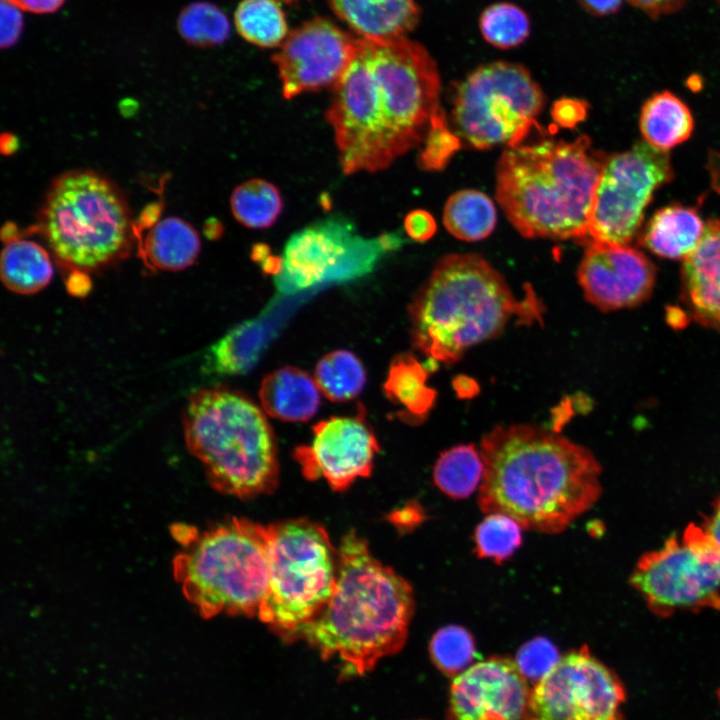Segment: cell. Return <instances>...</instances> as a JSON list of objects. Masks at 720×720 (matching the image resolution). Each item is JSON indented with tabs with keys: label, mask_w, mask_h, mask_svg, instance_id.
Returning a JSON list of instances; mask_svg holds the SVG:
<instances>
[{
	"label": "cell",
	"mask_w": 720,
	"mask_h": 720,
	"mask_svg": "<svg viewBox=\"0 0 720 720\" xmlns=\"http://www.w3.org/2000/svg\"><path fill=\"white\" fill-rule=\"evenodd\" d=\"M704 230L696 209L672 205L654 214L642 241L661 257L687 258L699 245Z\"/></svg>",
	"instance_id": "cell-22"
},
{
	"label": "cell",
	"mask_w": 720,
	"mask_h": 720,
	"mask_svg": "<svg viewBox=\"0 0 720 720\" xmlns=\"http://www.w3.org/2000/svg\"><path fill=\"white\" fill-rule=\"evenodd\" d=\"M683 274L694 311L720 322V219L707 222L699 245L685 258Z\"/></svg>",
	"instance_id": "cell-20"
},
{
	"label": "cell",
	"mask_w": 720,
	"mask_h": 720,
	"mask_svg": "<svg viewBox=\"0 0 720 720\" xmlns=\"http://www.w3.org/2000/svg\"><path fill=\"white\" fill-rule=\"evenodd\" d=\"M404 228L411 239L424 242L434 236L437 226L434 217L429 212L416 209L405 217Z\"/></svg>",
	"instance_id": "cell-39"
},
{
	"label": "cell",
	"mask_w": 720,
	"mask_h": 720,
	"mask_svg": "<svg viewBox=\"0 0 720 720\" xmlns=\"http://www.w3.org/2000/svg\"><path fill=\"white\" fill-rule=\"evenodd\" d=\"M278 1L291 2V1H294V0H278Z\"/></svg>",
	"instance_id": "cell-49"
},
{
	"label": "cell",
	"mask_w": 720,
	"mask_h": 720,
	"mask_svg": "<svg viewBox=\"0 0 720 720\" xmlns=\"http://www.w3.org/2000/svg\"><path fill=\"white\" fill-rule=\"evenodd\" d=\"M630 584L656 616L710 608L720 612V553L702 526L689 524L681 538L643 554Z\"/></svg>",
	"instance_id": "cell-11"
},
{
	"label": "cell",
	"mask_w": 720,
	"mask_h": 720,
	"mask_svg": "<svg viewBox=\"0 0 720 720\" xmlns=\"http://www.w3.org/2000/svg\"><path fill=\"white\" fill-rule=\"evenodd\" d=\"M183 425L187 447L215 489L248 498L277 486L273 429L263 410L243 393L226 387L195 391Z\"/></svg>",
	"instance_id": "cell-6"
},
{
	"label": "cell",
	"mask_w": 720,
	"mask_h": 720,
	"mask_svg": "<svg viewBox=\"0 0 720 720\" xmlns=\"http://www.w3.org/2000/svg\"><path fill=\"white\" fill-rule=\"evenodd\" d=\"M19 9L34 13H50L56 11L64 0H7Z\"/></svg>",
	"instance_id": "cell-44"
},
{
	"label": "cell",
	"mask_w": 720,
	"mask_h": 720,
	"mask_svg": "<svg viewBox=\"0 0 720 720\" xmlns=\"http://www.w3.org/2000/svg\"><path fill=\"white\" fill-rule=\"evenodd\" d=\"M357 39L328 19L314 18L291 31L272 61L285 99L332 87L356 50Z\"/></svg>",
	"instance_id": "cell-14"
},
{
	"label": "cell",
	"mask_w": 720,
	"mask_h": 720,
	"mask_svg": "<svg viewBox=\"0 0 720 720\" xmlns=\"http://www.w3.org/2000/svg\"><path fill=\"white\" fill-rule=\"evenodd\" d=\"M586 111L587 105L585 102L577 99L562 98L555 102L552 116L559 125L572 128L585 118Z\"/></svg>",
	"instance_id": "cell-41"
},
{
	"label": "cell",
	"mask_w": 720,
	"mask_h": 720,
	"mask_svg": "<svg viewBox=\"0 0 720 720\" xmlns=\"http://www.w3.org/2000/svg\"><path fill=\"white\" fill-rule=\"evenodd\" d=\"M440 94V74L424 46L407 37L358 38L326 111L343 172L384 170L423 144L445 117Z\"/></svg>",
	"instance_id": "cell-1"
},
{
	"label": "cell",
	"mask_w": 720,
	"mask_h": 720,
	"mask_svg": "<svg viewBox=\"0 0 720 720\" xmlns=\"http://www.w3.org/2000/svg\"><path fill=\"white\" fill-rule=\"evenodd\" d=\"M429 650L433 663L445 674L455 676L470 667L475 643L465 628L448 625L433 635Z\"/></svg>",
	"instance_id": "cell-36"
},
{
	"label": "cell",
	"mask_w": 720,
	"mask_h": 720,
	"mask_svg": "<svg viewBox=\"0 0 720 720\" xmlns=\"http://www.w3.org/2000/svg\"><path fill=\"white\" fill-rule=\"evenodd\" d=\"M269 526V583L257 617L292 641L332 597L338 553L316 522L293 519Z\"/></svg>",
	"instance_id": "cell-9"
},
{
	"label": "cell",
	"mask_w": 720,
	"mask_h": 720,
	"mask_svg": "<svg viewBox=\"0 0 720 720\" xmlns=\"http://www.w3.org/2000/svg\"><path fill=\"white\" fill-rule=\"evenodd\" d=\"M651 17L671 14L681 9L687 0H628Z\"/></svg>",
	"instance_id": "cell-42"
},
{
	"label": "cell",
	"mask_w": 720,
	"mask_h": 720,
	"mask_svg": "<svg viewBox=\"0 0 720 720\" xmlns=\"http://www.w3.org/2000/svg\"><path fill=\"white\" fill-rule=\"evenodd\" d=\"M607 157L589 137L507 147L496 167V199L526 238L584 240Z\"/></svg>",
	"instance_id": "cell-5"
},
{
	"label": "cell",
	"mask_w": 720,
	"mask_h": 720,
	"mask_svg": "<svg viewBox=\"0 0 720 720\" xmlns=\"http://www.w3.org/2000/svg\"><path fill=\"white\" fill-rule=\"evenodd\" d=\"M230 208L234 218L243 226L264 229L272 226L280 216L283 200L274 184L254 178L234 188Z\"/></svg>",
	"instance_id": "cell-30"
},
{
	"label": "cell",
	"mask_w": 720,
	"mask_h": 720,
	"mask_svg": "<svg viewBox=\"0 0 720 720\" xmlns=\"http://www.w3.org/2000/svg\"><path fill=\"white\" fill-rule=\"evenodd\" d=\"M479 28L490 45L510 49L528 38L531 23L523 9L512 3L500 2L490 5L481 13Z\"/></svg>",
	"instance_id": "cell-33"
},
{
	"label": "cell",
	"mask_w": 720,
	"mask_h": 720,
	"mask_svg": "<svg viewBox=\"0 0 720 720\" xmlns=\"http://www.w3.org/2000/svg\"><path fill=\"white\" fill-rule=\"evenodd\" d=\"M363 240L354 235L350 224L338 219H328L308 226L295 233L287 242L280 259L281 285L300 290L312 287L337 272L358 271L353 259L372 263L376 256L360 254L377 253L386 248L387 241ZM287 288V289H288Z\"/></svg>",
	"instance_id": "cell-16"
},
{
	"label": "cell",
	"mask_w": 720,
	"mask_h": 720,
	"mask_svg": "<svg viewBox=\"0 0 720 720\" xmlns=\"http://www.w3.org/2000/svg\"><path fill=\"white\" fill-rule=\"evenodd\" d=\"M717 697H718L719 703H720V689L717 691Z\"/></svg>",
	"instance_id": "cell-48"
},
{
	"label": "cell",
	"mask_w": 720,
	"mask_h": 720,
	"mask_svg": "<svg viewBox=\"0 0 720 720\" xmlns=\"http://www.w3.org/2000/svg\"><path fill=\"white\" fill-rule=\"evenodd\" d=\"M640 130L648 144L667 150L687 140L693 117L685 103L668 91L650 97L642 107Z\"/></svg>",
	"instance_id": "cell-26"
},
{
	"label": "cell",
	"mask_w": 720,
	"mask_h": 720,
	"mask_svg": "<svg viewBox=\"0 0 720 720\" xmlns=\"http://www.w3.org/2000/svg\"><path fill=\"white\" fill-rule=\"evenodd\" d=\"M625 696L616 674L583 646L535 683L524 720H624Z\"/></svg>",
	"instance_id": "cell-13"
},
{
	"label": "cell",
	"mask_w": 720,
	"mask_h": 720,
	"mask_svg": "<svg viewBox=\"0 0 720 720\" xmlns=\"http://www.w3.org/2000/svg\"><path fill=\"white\" fill-rule=\"evenodd\" d=\"M552 642L538 637L526 642L517 652L515 663L527 680L538 682L560 660Z\"/></svg>",
	"instance_id": "cell-37"
},
{
	"label": "cell",
	"mask_w": 720,
	"mask_h": 720,
	"mask_svg": "<svg viewBox=\"0 0 720 720\" xmlns=\"http://www.w3.org/2000/svg\"><path fill=\"white\" fill-rule=\"evenodd\" d=\"M484 462L473 444H461L442 452L433 468V480L446 495L463 499L481 484Z\"/></svg>",
	"instance_id": "cell-29"
},
{
	"label": "cell",
	"mask_w": 720,
	"mask_h": 720,
	"mask_svg": "<svg viewBox=\"0 0 720 720\" xmlns=\"http://www.w3.org/2000/svg\"><path fill=\"white\" fill-rule=\"evenodd\" d=\"M53 273L49 253L40 244L20 238L6 242L0 275L8 290L21 295L37 293L50 283Z\"/></svg>",
	"instance_id": "cell-24"
},
{
	"label": "cell",
	"mask_w": 720,
	"mask_h": 720,
	"mask_svg": "<svg viewBox=\"0 0 720 720\" xmlns=\"http://www.w3.org/2000/svg\"><path fill=\"white\" fill-rule=\"evenodd\" d=\"M521 529L520 524L508 515L489 513L475 529V553L495 562L508 559L521 545Z\"/></svg>",
	"instance_id": "cell-34"
},
{
	"label": "cell",
	"mask_w": 720,
	"mask_h": 720,
	"mask_svg": "<svg viewBox=\"0 0 720 720\" xmlns=\"http://www.w3.org/2000/svg\"><path fill=\"white\" fill-rule=\"evenodd\" d=\"M335 590L321 612L296 633L344 673L362 676L399 652L414 613L410 584L371 554L355 531L341 541Z\"/></svg>",
	"instance_id": "cell-3"
},
{
	"label": "cell",
	"mask_w": 720,
	"mask_h": 720,
	"mask_svg": "<svg viewBox=\"0 0 720 720\" xmlns=\"http://www.w3.org/2000/svg\"><path fill=\"white\" fill-rule=\"evenodd\" d=\"M40 230L55 259L88 274L125 257L132 246L131 211L120 189L88 169L64 172L47 191Z\"/></svg>",
	"instance_id": "cell-8"
},
{
	"label": "cell",
	"mask_w": 720,
	"mask_h": 720,
	"mask_svg": "<svg viewBox=\"0 0 720 720\" xmlns=\"http://www.w3.org/2000/svg\"><path fill=\"white\" fill-rule=\"evenodd\" d=\"M455 389L461 397H471L477 391L478 387L472 379L467 377H459L454 382Z\"/></svg>",
	"instance_id": "cell-46"
},
{
	"label": "cell",
	"mask_w": 720,
	"mask_h": 720,
	"mask_svg": "<svg viewBox=\"0 0 720 720\" xmlns=\"http://www.w3.org/2000/svg\"><path fill=\"white\" fill-rule=\"evenodd\" d=\"M530 692L515 661L492 657L455 677L450 689V718L524 720Z\"/></svg>",
	"instance_id": "cell-17"
},
{
	"label": "cell",
	"mask_w": 720,
	"mask_h": 720,
	"mask_svg": "<svg viewBox=\"0 0 720 720\" xmlns=\"http://www.w3.org/2000/svg\"><path fill=\"white\" fill-rule=\"evenodd\" d=\"M460 144L459 137L450 130L446 118L443 117L429 130L423 142L419 163L426 170L441 169Z\"/></svg>",
	"instance_id": "cell-38"
},
{
	"label": "cell",
	"mask_w": 720,
	"mask_h": 720,
	"mask_svg": "<svg viewBox=\"0 0 720 720\" xmlns=\"http://www.w3.org/2000/svg\"><path fill=\"white\" fill-rule=\"evenodd\" d=\"M314 378L297 368L286 366L266 375L259 398L263 411L271 417L303 422L317 412L321 398Z\"/></svg>",
	"instance_id": "cell-21"
},
{
	"label": "cell",
	"mask_w": 720,
	"mask_h": 720,
	"mask_svg": "<svg viewBox=\"0 0 720 720\" xmlns=\"http://www.w3.org/2000/svg\"><path fill=\"white\" fill-rule=\"evenodd\" d=\"M671 177L667 151L647 142L607 157L594 192L585 243L627 245L653 192Z\"/></svg>",
	"instance_id": "cell-12"
},
{
	"label": "cell",
	"mask_w": 720,
	"mask_h": 720,
	"mask_svg": "<svg viewBox=\"0 0 720 720\" xmlns=\"http://www.w3.org/2000/svg\"><path fill=\"white\" fill-rule=\"evenodd\" d=\"M717 1H719V2H720V0H717Z\"/></svg>",
	"instance_id": "cell-50"
},
{
	"label": "cell",
	"mask_w": 720,
	"mask_h": 720,
	"mask_svg": "<svg viewBox=\"0 0 720 720\" xmlns=\"http://www.w3.org/2000/svg\"><path fill=\"white\" fill-rule=\"evenodd\" d=\"M337 16L370 40L406 37L419 22L415 0H329Z\"/></svg>",
	"instance_id": "cell-19"
},
{
	"label": "cell",
	"mask_w": 720,
	"mask_h": 720,
	"mask_svg": "<svg viewBox=\"0 0 720 720\" xmlns=\"http://www.w3.org/2000/svg\"><path fill=\"white\" fill-rule=\"evenodd\" d=\"M578 3L594 16H606L616 13L623 0H577Z\"/></svg>",
	"instance_id": "cell-43"
},
{
	"label": "cell",
	"mask_w": 720,
	"mask_h": 720,
	"mask_svg": "<svg viewBox=\"0 0 720 720\" xmlns=\"http://www.w3.org/2000/svg\"><path fill=\"white\" fill-rule=\"evenodd\" d=\"M577 277L586 299L610 311L645 300L654 285L655 269L643 253L627 245L590 244Z\"/></svg>",
	"instance_id": "cell-18"
},
{
	"label": "cell",
	"mask_w": 720,
	"mask_h": 720,
	"mask_svg": "<svg viewBox=\"0 0 720 720\" xmlns=\"http://www.w3.org/2000/svg\"><path fill=\"white\" fill-rule=\"evenodd\" d=\"M266 333L256 321L242 323L214 344L206 356V369L218 375L243 374L257 362Z\"/></svg>",
	"instance_id": "cell-27"
},
{
	"label": "cell",
	"mask_w": 720,
	"mask_h": 720,
	"mask_svg": "<svg viewBox=\"0 0 720 720\" xmlns=\"http://www.w3.org/2000/svg\"><path fill=\"white\" fill-rule=\"evenodd\" d=\"M720 553V496L712 505V511L701 525Z\"/></svg>",
	"instance_id": "cell-45"
},
{
	"label": "cell",
	"mask_w": 720,
	"mask_h": 720,
	"mask_svg": "<svg viewBox=\"0 0 720 720\" xmlns=\"http://www.w3.org/2000/svg\"><path fill=\"white\" fill-rule=\"evenodd\" d=\"M201 250L198 231L186 220L169 216L156 222L144 242L145 256L160 270L176 272L191 266Z\"/></svg>",
	"instance_id": "cell-23"
},
{
	"label": "cell",
	"mask_w": 720,
	"mask_h": 720,
	"mask_svg": "<svg viewBox=\"0 0 720 720\" xmlns=\"http://www.w3.org/2000/svg\"><path fill=\"white\" fill-rule=\"evenodd\" d=\"M532 290L517 298L504 277L482 256H443L408 307L413 346L431 358L454 363L472 346L498 336L516 318L542 320Z\"/></svg>",
	"instance_id": "cell-4"
},
{
	"label": "cell",
	"mask_w": 720,
	"mask_h": 720,
	"mask_svg": "<svg viewBox=\"0 0 720 720\" xmlns=\"http://www.w3.org/2000/svg\"><path fill=\"white\" fill-rule=\"evenodd\" d=\"M320 392L334 402L357 397L366 384V372L360 359L347 350L332 351L323 356L314 371Z\"/></svg>",
	"instance_id": "cell-31"
},
{
	"label": "cell",
	"mask_w": 720,
	"mask_h": 720,
	"mask_svg": "<svg viewBox=\"0 0 720 720\" xmlns=\"http://www.w3.org/2000/svg\"><path fill=\"white\" fill-rule=\"evenodd\" d=\"M484 473L478 504L522 528L556 534L601 494L599 462L585 447L535 425L496 426L480 443Z\"/></svg>",
	"instance_id": "cell-2"
},
{
	"label": "cell",
	"mask_w": 720,
	"mask_h": 720,
	"mask_svg": "<svg viewBox=\"0 0 720 720\" xmlns=\"http://www.w3.org/2000/svg\"><path fill=\"white\" fill-rule=\"evenodd\" d=\"M452 120L457 136L476 149L519 145L544 105L540 85L522 65L484 64L455 87Z\"/></svg>",
	"instance_id": "cell-10"
},
{
	"label": "cell",
	"mask_w": 720,
	"mask_h": 720,
	"mask_svg": "<svg viewBox=\"0 0 720 720\" xmlns=\"http://www.w3.org/2000/svg\"><path fill=\"white\" fill-rule=\"evenodd\" d=\"M23 27L22 15L19 8L1 0V47L12 46L19 38Z\"/></svg>",
	"instance_id": "cell-40"
},
{
	"label": "cell",
	"mask_w": 720,
	"mask_h": 720,
	"mask_svg": "<svg viewBox=\"0 0 720 720\" xmlns=\"http://www.w3.org/2000/svg\"><path fill=\"white\" fill-rule=\"evenodd\" d=\"M443 223L457 239L479 241L493 232L497 223V210L485 193L465 189L448 198L443 210Z\"/></svg>",
	"instance_id": "cell-28"
},
{
	"label": "cell",
	"mask_w": 720,
	"mask_h": 720,
	"mask_svg": "<svg viewBox=\"0 0 720 720\" xmlns=\"http://www.w3.org/2000/svg\"><path fill=\"white\" fill-rule=\"evenodd\" d=\"M178 30L191 44L213 46L228 38L230 26L227 16L218 7L207 2H196L181 12Z\"/></svg>",
	"instance_id": "cell-35"
},
{
	"label": "cell",
	"mask_w": 720,
	"mask_h": 720,
	"mask_svg": "<svg viewBox=\"0 0 720 720\" xmlns=\"http://www.w3.org/2000/svg\"><path fill=\"white\" fill-rule=\"evenodd\" d=\"M5 141L1 140V149L5 146L7 147L3 154L10 155L11 153L15 152L18 146L17 138L9 133L3 134L2 137Z\"/></svg>",
	"instance_id": "cell-47"
},
{
	"label": "cell",
	"mask_w": 720,
	"mask_h": 720,
	"mask_svg": "<svg viewBox=\"0 0 720 720\" xmlns=\"http://www.w3.org/2000/svg\"><path fill=\"white\" fill-rule=\"evenodd\" d=\"M184 543L174 571L201 616H258L269 583L270 526L232 518L198 533L176 534Z\"/></svg>",
	"instance_id": "cell-7"
},
{
	"label": "cell",
	"mask_w": 720,
	"mask_h": 720,
	"mask_svg": "<svg viewBox=\"0 0 720 720\" xmlns=\"http://www.w3.org/2000/svg\"><path fill=\"white\" fill-rule=\"evenodd\" d=\"M235 25L244 39L260 47L277 46L288 33L285 15L274 0H243Z\"/></svg>",
	"instance_id": "cell-32"
},
{
	"label": "cell",
	"mask_w": 720,
	"mask_h": 720,
	"mask_svg": "<svg viewBox=\"0 0 720 720\" xmlns=\"http://www.w3.org/2000/svg\"><path fill=\"white\" fill-rule=\"evenodd\" d=\"M379 444L360 404L352 416L331 417L313 427L309 445L299 446L294 457L306 479L323 478L333 490L347 489L371 473Z\"/></svg>",
	"instance_id": "cell-15"
},
{
	"label": "cell",
	"mask_w": 720,
	"mask_h": 720,
	"mask_svg": "<svg viewBox=\"0 0 720 720\" xmlns=\"http://www.w3.org/2000/svg\"><path fill=\"white\" fill-rule=\"evenodd\" d=\"M427 371L412 355L401 354L390 365L384 393L400 405L398 415L405 421H422L433 406L436 391L426 385Z\"/></svg>",
	"instance_id": "cell-25"
}]
</instances>
